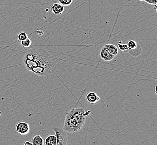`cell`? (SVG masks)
I'll return each mask as SVG.
<instances>
[{"mask_svg":"<svg viewBox=\"0 0 157 145\" xmlns=\"http://www.w3.org/2000/svg\"><path fill=\"white\" fill-rule=\"evenodd\" d=\"M23 63L26 69L36 76H45L51 72L52 59L44 49L32 48L25 52Z\"/></svg>","mask_w":157,"mask_h":145,"instance_id":"obj_1","label":"cell"},{"mask_svg":"<svg viewBox=\"0 0 157 145\" xmlns=\"http://www.w3.org/2000/svg\"><path fill=\"white\" fill-rule=\"evenodd\" d=\"M90 113V111L86 112L82 107L71 109L65 116L63 130L66 133H74L80 131L84 125L86 117Z\"/></svg>","mask_w":157,"mask_h":145,"instance_id":"obj_2","label":"cell"},{"mask_svg":"<svg viewBox=\"0 0 157 145\" xmlns=\"http://www.w3.org/2000/svg\"><path fill=\"white\" fill-rule=\"evenodd\" d=\"M55 135L56 137V142L54 145H67V134L60 127L53 128Z\"/></svg>","mask_w":157,"mask_h":145,"instance_id":"obj_3","label":"cell"},{"mask_svg":"<svg viewBox=\"0 0 157 145\" xmlns=\"http://www.w3.org/2000/svg\"><path fill=\"white\" fill-rule=\"evenodd\" d=\"M16 131L18 134L25 135L29 133L30 131V125L26 122H20L16 125Z\"/></svg>","mask_w":157,"mask_h":145,"instance_id":"obj_4","label":"cell"},{"mask_svg":"<svg viewBox=\"0 0 157 145\" xmlns=\"http://www.w3.org/2000/svg\"><path fill=\"white\" fill-rule=\"evenodd\" d=\"M85 98L86 100L88 101V103L90 104L97 103L100 100V98L98 96V95L96 93L93 92L88 93L86 95Z\"/></svg>","mask_w":157,"mask_h":145,"instance_id":"obj_5","label":"cell"},{"mask_svg":"<svg viewBox=\"0 0 157 145\" xmlns=\"http://www.w3.org/2000/svg\"><path fill=\"white\" fill-rule=\"evenodd\" d=\"M100 56L103 60L105 61H112L114 59V57H115V56L113 55L111 53H110L104 47H103L102 49H101V51L100 53Z\"/></svg>","mask_w":157,"mask_h":145,"instance_id":"obj_6","label":"cell"},{"mask_svg":"<svg viewBox=\"0 0 157 145\" xmlns=\"http://www.w3.org/2000/svg\"><path fill=\"white\" fill-rule=\"evenodd\" d=\"M64 10V6L60 3H54L52 7V11L55 15H61Z\"/></svg>","mask_w":157,"mask_h":145,"instance_id":"obj_7","label":"cell"},{"mask_svg":"<svg viewBox=\"0 0 157 145\" xmlns=\"http://www.w3.org/2000/svg\"><path fill=\"white\" fill-rule=\"evenodd\" d=\"M128 52L131 56H132L133 57H137L142 53V46L138 44L135 48L128 49Z\"/></svg>","mask_w":157,"mask_h":145,"instance_id":"obj_8","label":"cell"},{"mask_svg":"<svg viewBox=\"0 0 157 145\" xmlns=\"http://www.w3.org/2000/svg\"><path fill=\"white\" fill-rule=\"evenodd\" d=\"M104 48H105L108 52L111 53L113 55L116 56L118 54V49L116 46L112 44H107L103 46Z\"/></svg>","mask_w":157,"mask_h":145,"instance_id":"obj_9","label":"cell"},{"mask_svg":"<svg viewBox=\"0 0 157 145\" xmlns=\"http://www.w3.org/2000/svg\"><path fill=\"white\" fill-rule=\"evenodd\" d=\"M56 142V135H49L45 139V145H54Z\"/></svg>","mask_w":157,"mask_h":145,"instance_id":"obj_10","label":"cell"},{"mask_svg":"<svg viewBox=\"0 0 157 145\" xmlns=\"http://www.w3.org/2000/svg\"><path fill=\"white\" fill-rule=\"evenodd\" d=\"M33 145H44V140L42 137L40 135H36L33 139Z\"/></svg>","mask_w":157,"mask_h":145,"instance_id":"obj_11","label":"cell"},{"mask_svg":"<svg viewBox=\"0 0 157 145\" xmlns=\"http://www.w3.org/2000/svg\"><path fill=\"white\" fill-rule=\"evenodd\" d=\"M32 44V41L29 38H27L26 40H25L24 41H21V45L24 48H29L30 47L31 45Z\"/></svg>","mask_w":157,"mask_h":145,"instance_id":"obj_12","label":"cell"},{"mask_svg":"<svg viewBox=\"0 0 157 145\" xmlns=\"http://www.w3.org/2000/svg\"><path fill=\"white\" fill-rule=\"evenodd\" d=\"M17 37L18 40L21 42L22 41H24L25 40L27 39L28 35H27V33H24V32H22V33H18Z\"/></svg>","mask_w":157,"mask_h":145,"instance_id":"obj_13","label":"cell"},{"mask_svg":"<svg viewBox=\"0 0 157 145\" xmlns=\"http://www.w3.org/2000/svg\"><path fill=\"white\" fill-rule=\"evenodd\" d=\"M137 45H138V44L136 43V41H135L133 40H130L127 44L128 49H132L135 48L136 47Z\"/></svg>","mask_w":157,"mask_h":145,"instance_id":"obj_14","label":"cell"},{"mask_svg":"<svg viewBox=\"0 0 157 145\" xmlns=\"http://www.w3.org/2000/svg\"><path fill=\"white\" fill-rule=\"evenodd\" d=\"M118 48L121 51H126L127 50H128L127 44L123 43L122 41H120L118 43Z\"/></svg>","mask_w":157,"mask_h":145,"instance_id":"obj_15","label":"cell"},{"mask_svg":"<svg viewBox=\"0 0 157 145\" xmlns=\"http://www.w3.org/2000/svg\"><path fill=\"white\" fill-rule=\"evenodd\" d=\"M59 3L64 6H69L73 3V0H58Z\"/></svg>","mask_w":157,"mask_h":145,"instance_id":"obj_16","label":"cell"},{"mask_svg":"<svg viewBox=\"0 0 157 145\" xmlns=\"http://www.w3.org/2000/svg\"><path fill=\"white\" fill-rule=\"evenodd\" d=\"M144 1L151 5H157V0H144Z\"/></svg>","mask_w":157,"mask_h":145,"instance_id":"obj_17","label":"cell"},{"mask_svg":"<svg viewBox=\"0 0 157 145\" xmlns=\"http://www.w3.org/2000/svg\"><path fill=\"white\" fill-rule=\"evenodd\" d=\"M23 145H33V143L31 142L30 141H25V142Z\"/></svg>","mask_w":157,"mask_h":145,"instance_id":"obj_18","label":"cell"},{"mask_svg":"<svg viewBox=\"0 0 157 145\" xmlns=\"http://www.w3.org/2000/svg\"><path fill=\"white\" fill-rule=\"evenodd\" d=\"M156 88H157V86L155 85V88H154V90H155V94H157V92H156Z\"/></svg>","mask_w":157,"mask_h":145,"instance_id":"obj_19","label":"cell"},{"mask_svg":"<svg viewBox=\"0 0 157 145\" xmlns=\"http://www.w3.org/2000/svg\"><path fill=\"white\" fill-rule=\"evenodd\" d=\"M140 1H144V0H139Z\"/></svg>","mask_w":157,"mask_h":145,"instance_id":"obj_20","label":"cell"}]
</instances>
